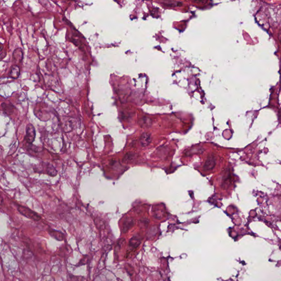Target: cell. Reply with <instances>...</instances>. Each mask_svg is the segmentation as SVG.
Listing matches in <instances>:
<instances>
[{"mask_svg": "<svg viewBox=\"0 0 281 281\" xmlns=\"http://www.w3.org/2000/svg\"><path fill=\"white\" fill-rule=\"evenodd\" d=\"M18 210L19 213L29 219H32L35 221H39L41 219V216L39 215L28 208L19 206L18 207Z\"/></svg>", "mask_w": 281, "mask_h": 281, "instance_id": "cell-1", "label": "cell"}, {"mask_svg": "<svg viewBox=\"0 0 281 281\" xmlns=\"http://www.w3.org/2000/svg\"><path fill=\"white\" fill-rule=\"evenodd\" d=\"M36 136V132L34 126L31 124H29L27 125L26 128V135L25 139L27 142L32 143L35 140Z\"/></svg>", "mask_w": 281, "mask_h": 281, "instance_id": "cell-2", "label": "cell"}, {"mask_svg": "<svg viewBox=\"0 0 281 281\" xmlns=\"http://www.w3.org/2000/svg\"><path fill=\"white\" fill-rule=\"evenodd\" d=\"M216 164V160L214 156H210L208 157L207 160L204 165V169L205 170H210L214 168Z\"/></svg>", "mask_w": 281, "mask_h": 281, "instance_id": "cell-3", "label": "cell"}, {"mask_svg": "<svg viewBox=\"0 0 281 281\" xmlns=\"http://www.w3.org/2000/svg\"><path fill=\"white\" fill-rule=\"evenodd\" d=\"M135 224V220L132 218H127L125 219L123 225V232L126 233Z\"/></svg>", "mask_w": 281, "mask_h": 281, "instance_id": "cell-4", "label": "cell"}, {"mask_svg": "<svg viewBox=\"0 0 281 281\" xmlns=\"http://www.w3.org/2000/svg\"><path fill=\"white\" fill-rule=\"evenodd\" d=\"M151 140H152V138H151V135L146 132L142 134L139 139L140 143L143 147H146L148 145H149L151 142Z\"/></svg>", "mask_w": 281, "mask_h": 281, "instance_id": "cell-5", "label": "cell"}, {"mask_svg": "<svg viewBox=\"0 0 281 281\" xmlns=\"http://www.w3.org/2000/svg\"><path fill=\"white\" fill-rule=\"evenodd\" d=\"M142 241L141 237L135 236L132 237L129 241V246L132 249H136L140 245Z\"/></svg>", "mask_w": 281, "mask_h": 281, "instance_id": "cell-6", "label": "cell"}, {"mask_svg": "<svg viewBox=\"0 0 281 281\" xmlns=\"http://www.w3.org/2000/svg\"><path fill=\"white\" fill-rule=\"evenodd\" d=\"M3 110L7 114H11L13 112L14 107L11 104H7L5 103H3L1 105Z\"/></svg>", "mask_w": 281, "mask_h": 281, "instance_id": "cell-7", "label": "cell"}, {"mask_svg": "<svg viewBox=\"0 0 281 281\" xmlns=\"http://www.w3.org/2000/svg\"><path fill=\"white\" fill-rule=\"evenodd\" d=\"M49 235L58 241H62L63 239V233H62L61 232L53 230V231L49 232Z\"/></svg>", "mask_w": 281, "mask_h": 281, "instance_id": "cell-8", "label": "cell"}, {"mask_svg": "<svg viewBox=\"0 0 281 281\" xmlns=\"http://www.w3.org/2000/svg\"><path fill=\"white\" fill-rule=\"evenodd\" d=\"M20 74V70L19 68L17 66H13L11 69V71L10 73V76H12V77L13 78H17L19 75Z\"/></svg>", "mask_w": 281, "mask_h": 281, "instance_id": "cell-9", "label": "cell"}, {"mask_svg": "<svg viewBox=\"0 0 281 281\" xmlns=\"http://www.w3.org/2000/svg\"><path fill=\"white\" fill-rule=\"evenodd\" d=\"M148 118H142L139 121V124L142 127H147L148 125H151V121H148Z\"/></svg>", "mask_w": 281, "mask_h": 281, "instance_id": "cell-10", "label": "cell"}, {"mask_svg": "<svg viewBox=\"0 0 281 281\" xmlns=\"http://www.w3.org/2000/svg\"><path fill=\"white\" fill-rule=\"evenodd\" d=\"M135 158V154L132 153H127V154L125 155L124 159L123 161L124 162H130L133 161Z\"/></svg>", "mask_w": 281, "mask_h": 281, "instance_id": "cell-11", "label": "cell"}, {"mask_svg": "<svg viewBox=\"0 0 281 281\" xmlns=\"http://www.w3.org/2000/svg\"><path fill=\"white\" fill-rule=\"evenodd\" d=\"M47 172L48 174L51 176H55L57 174L56 170L54 168V166L49 165L47 167Z\"/></svg>", "mask_w": 281, "mask_h": 281, "instance_id": "cell-12", "label": "cell"}, {"mask_svg": "<svg viewBox=\"0 0 281 281\" xmlns=\"http://www.w3.org/2000/svg\"><path fill=\"white\" fill-rule=\"evenodd\" d=\"M2 202V201H1V198H0V204Z\"/></svg>", "mask_w": 281, "mask_h": 281, "instance_id": "cell-13", "label": "cell"}]
</instances>
